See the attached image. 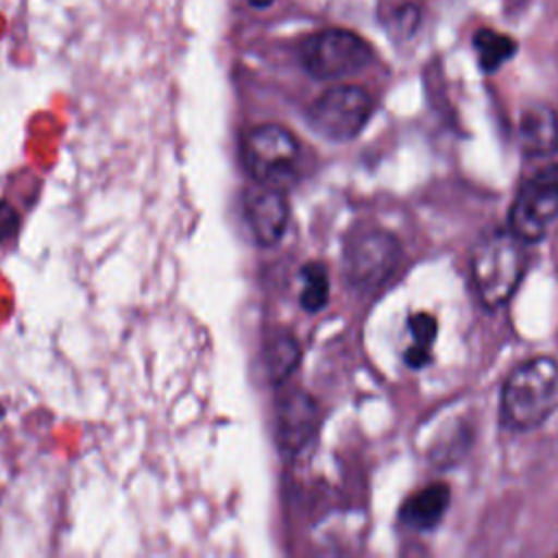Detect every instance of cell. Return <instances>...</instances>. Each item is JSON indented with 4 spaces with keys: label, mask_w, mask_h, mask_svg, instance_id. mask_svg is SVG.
Masks as SVG:
<instances>
[{
    "label": "cell",
    "mask_w": 558,
    "mask_h": 558,
    "mask_svg": "<svg viewBox=\"0 0 558 558\" xmlns=\"http://www.w3.org/2000/svg\"><path fill=\"white\" fill-rule=\"evenodd\" d=\"M558 405V360L534 355L510 371L501 388V418L512 429H534Z\"/></svg>",
    "instance_id": "cell-1"
},
{
    "label": "cell",
    "mask_w": 558,
    "mask_h": 558,
    "mask_svg": "<svg viewBox=\"0 0 558 558\" xmlns=\"http://www.w3.org/2000/svg\"><path fill=\"white\" fill-rule=\"evenodd\" d=\"M525 242L510 229H499L480 240L471 253V279L480 301L504 307L517 292L525 272Z\"/></svg>",
    "instance_id": "cell-2"
},
{
    "label": "cell",
    "mask_w": 558,
    "mask_h": 558,
    "mask_svg": "<svg viewBox=\"0 0 558 558\" xmlns=\"http://www.w3.org/2000/svg\"><path fill=\"white\" fill-rule=\"evenodd\" d=\"M240 155L246 172L255 183L286 190L296 179L301 146L292 131L268 122L246 131L242 137Z\"/></svg>",
    "instance_id": "cell-3"
},
{
    "label": "cell",
    "mask_w": 558,
    "mask_h": 558,
    "mask_svg": "<svg viewBox=\"0 0 558 558\" xmlns=\"http://www.w3.org/2000/svg\"><path fill=\"white\" fill-rule=\"evenodd\" d=\"M299 59L318 81H338L362 72L373 61L371 44L347 28H325L303 39Z\"/></svg>",
    "instance_id": "cell-4"
},
{
    "label": "cell",
    "mask_w": 558,
    "mask_h": 558,
    "mask_svg": "<svg viewBox=\"0 0 558 558\" xmlns=\"http://www.w3.org/2000/svg\"><path fill=\"white\" fill-rule=\"evenodd\" d=\"M558 218V161L541 166L517 190L510 205L508 229L525 244L547 235Z\"/></svg>",
    "instance_id": "cell-5"
},
{
    "label": "cell",
    "mask_w": 558,
    "mask_h": 558,
    "mask_svg": "<svg viewBox=\"0 0 558 558\" xmlns=\"http://www.w3.org/2000/svg\"><path fill=\"white\" fill-rule=\"evenodd\" d=\"M373 113V98L360 85H333L307 109L310 126L331 142H349L362 133Z\"/></svg>",
    "instance_id": "cell-6"
},
{
    "label": "cell",
    "mask_w": 558,
    "mask_h": 558,
    "mask_svg": "<svg viewBox=\"0 0 558 558\" xmlns=\"http://www.w3.org/2000/svg\"><path fill=\"white\" fill-rule=\"evenodd\" d=\"M401 259L399 240L386 229L360 231L344 251V275L353 290L375 292L397 270Z\"/></svg>",
    "instance_id": "cell-7"
},
{
    "label": "cell",
    "mask_w": 558,
    "mask_h": 558,
    "mask_svg": "<svg viewBox=\"0 0 558 558\" xmlns=\"http://www.w3.org/2000/svg\"><path fill=\"white\" fill-rule=\"evenodd\" d=\"M318 427V405L305 390L288 392L275 412L277 447L283 456H299L314 438Z\"/></svg>",
    "instance_id": "cell-8"
},
{
    "label": "cell",
    "mask_w": 558,
    "mask_h": 558,
    "mask_svg": "<svg viewBox=\"0 0 558 558\" xmlns=\"http://www.w3.org/2000/svg\"><path fill=\"white\" fill-rule=\"evenodd\" d=\"M242 209L251 235L259 246H272L283 235L290 216L283 190L255 183L244 192Z\"/></svg>",
    "instance_id": "cell-9"
},
{
    "label": "cell",
    "mask_w": 558,
    "mask_h": 558,
    "mask_svg": "<svg viewBox=\"0 0 558 558\" xmlns=\"http://www.w3.org/2000/svg\"><path fill=\"white\" fill-rule=\"evenodd\" d=\"M517 135L525 157H554L558 153V113L545 102L527 105L519 116Z\"/></svg>",
    "instance_id": "cell-10"
},
{
    "label": "cell",
    "mask_w": 558,
    "mask_h": 558,
    "mask_svg": "<svg viewBox=\"0 0 558 558\" xmlns=\"http://www.w3.org/2000/svg\"><path fill=\"white\" fill-rule=\"evenodd\" d=\"M451 504V490L445 482H432L412 493L399 510V519L405 527L416 532L434 530L447 514Z\"/></svg>",
    "instance_id": "cell-11"
},
{
    "label": "cell",
    "mask_w": 558,
    "mask_h": 558,
    "mask_svg": "<svg viewBox=\"0 0 558 558\" xmlns=\"http://www.w3.org/2000/svg\"><path fill=\"white\" fill-rule=\"evenodd\" d=\"M262 360H264L266 379L272 386L286 384L292 377V373L296 371L299 360H301L299 340L292 333H288V331L270 333L266 338V342H264Z\"/></svg>",
    "instance_id": "cell-12"
},
{
    "label": "cell",
    "mask_w": 558,
    "mask_h": 558,
    "mask_svg": "<svg viewBox=\"0 0 558 558\" xmlns=\"http://www.w3.org/2000/svg\"><path fill=\"white\" fill-rule=\"evenodd\" d=\"M471 44H473L477 63H480L482 72H486V74L497 72V70H499L504 63H508V61L517 54V50H519L517 41H514L510 35H506V33H501V31H495V28H490V26L477 28V31L473 33V37H471Z\"/></svg>",
    "instance_id": "cell-13"
},
{
    "label": "cell",
    "mask_w": 558,
    "mask_h": 558,
    "mask_svg": "<svg viewBox=\"0 0 558 558\" xmlns=\"http://www.w3.org/2000/svg\"><path fill=\"white\" fill-rule=\"evenodd\" d=\"M410 347L405 351V364L410 368H423L432 360V344L436 340L438 320L429 312H416L408 318Z\"/></svg>",
    "instance_id": "cell-14"
},
{
    "label": "cell",
    "mask_w": 558,
    "mask_h": 558,
    "mask_svg": "<svg viewBox=\"0 0 558 558\" xmlns=\"http://www.w3.org/2000/svg\"><path fill=\"white\" fill-rule=\"evenodd\" d=\"M303 290L299 294V303L305 312L316 314L329 301V275L320 262H310L301 268Z\"/></svg>",
    "instance_id": "cell-15"
},
{
    "label": "cell",
    "mask_w": 558,
    "mask_h": 558,
    "mask_svg": "<svg viewBox=\"0 0 558 558\" xmlns=\"http://www.w3.org/2000/svg\"><path fill=\"white\" fill-rule=\"evenodd\" d=\"M20 227V216L11 203L0 201V242L11 238Z\"/></svg>",
    "instance_id": "cell-16"
},
{
    "label": "cell",
    "mask_w": 558,
    "mask_h": 558,
    "mask_svg": "<svg viewBox=\"0 0 558 558\" xmlns=\"http://www.w3.org/2000/svg\"><path fill=\"white\" fill-rule=\"evenodd\" d=\"M270 2H272V0H248V4L255 7V9H266Z\"/></svg>",
    "instance_id": "cell-17"
},
{
    "label": "cell",
    "mask_w": 558,
    "mask_h": 558,
    "mask_svg": "<svg viewBox=\"0 0 558 558\" xmlns=\"http://www.w3.org/2000/svg\"><path fill=\"white\" fill-rule=\"evenodd\" d=\"M2 414H4V408H2V405H0V418H2Z\"/></svg>",
    "instance_id": "cell-18"
}]
</instances>
